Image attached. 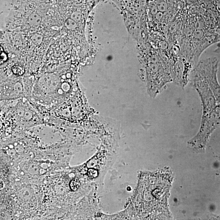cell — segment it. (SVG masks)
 I'll use <instances>...</instances> for the list:
<instances>
[{"mask_svg":"<svg viewBox=\"0 0 220 220\" xmlns=\"http://www.w3.org/2000/svg\"><path fill=\"white\" fill-rule=\"evenodd\" d=\"M217 69L206 65L196 66L190 73L189 81L197 91L203 107L200 132L210 134L219 124L220 85Z\"/></svg>","mask_w":220,"mask_h":220,"instance_id":"1","label":"cell"},{"mask_svg":"<svg viewBox=\"0 0 220 220\" xmlns=\"http://www.w3.org/2000/svg\"><path fill=\"white\" fill-rule=\"evenodd\" d=\"M54 1L17 0L9 20L11 32H33L44 26Z\"/></svg>","mask_w":220,"mask_h":220,"instance_id":"2","label":"cell"},{"mask_svg":"<svg viewBox=\"0 0 220 220\" xmlns=\"http://www.w3.org/2000/svg\"><path fill=\"white\" fill-rule=\"evenodd\" d=\"M25 69L22 65L16 63L12 66V71L16 76H23L25 73Z\"/></svg>","mask_w":220,"mask_h":220,"instance_id":"3","label":"cell"},{"mask_svg":"<svg viewBox=\"0 0 220 220\" xmlns=\"http://www.w3.org/2000/svg\"><path fill=\"white\" fill-rule=\"evenodd\" d=\"M69 185L72 191H76L80 188L81 187V183L78 179H75L71 181Z\"/></svg>","mask_w":220,"mask_h":220,"instance_id":"4","label":"cell"},{"mask_svg":"<svg viewBox=\"0 0 220 220\" xmlns=\"http://www.w3.org/2000/svg\"><path fill=\"white\" fill-rule=\"evenodd\" d=\"M8 60V54L5 51L0 54V65L4 64Z\"/></svg>","mask_w":220,"mask_h":220,"instance_id":"5","label":"cell"},{"mask_svg":"<svg viewBox=\"0 0 220 220\" xmlns=\"http://www.w3.org/2000/svg\"><path fill=\"white\" fill-rule=\"evenodd\" d=\"M88 175L92 178L97 177L98 175V172L96 170L90 169L88 170Z\"/></svg>","mask_w":220,"mask_h":220,"instance_id":"6","label":"cell"},{"mask_svg":"<svg viewBox=\"0 0 220 220\" xmlns=\"http://www.w3.org/2000/svg\"><path fill=\"white\" fill-rule=\"evenodd\" d=\"M4 51L3 48L2 46H1V45H0V54L3 52V51Z\"/></svg>","mask_w":220,"mask_h":220,"instance_id":"7","label":"cell"}]
</instances>
